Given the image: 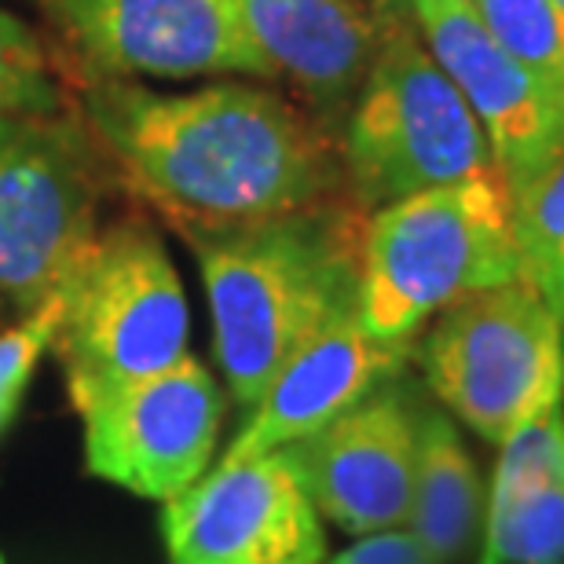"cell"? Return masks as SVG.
<instances>
[{"label":"cell","instance_id":"6da1fadb","mask_svg":"<svg viewBox=\"0 0 564 564\" xmlns=\"http://www.w3.org/2000/svg\"><path fill=\"white\" fill-rule=\"evenodd\" d=\"M77 118L118 184L180 235L242 228L345 198L341 137L275 88L217 82L158 93L82 85Z\"/></svg>","mask_w":564,"mask_h":564},{"label":"cell","instance_id":"7a4b0ae2","mask_svg":"<svg viewBox=\"0 0 564 564\" xmlns=\"http://www.w3.org/2000/svg\"><path fill=\"white\" fill-rule=\"evenodd\" d=\"M367 209L352 195L242 228L184 235L202 264L213 348L239 408L279 367L359 304Z\"/></svg>","mask_w":564,"mask_h":564},{"label":"cell","instance_id":"3957f363","mask_svg":"<svg viewBox=\"0 0 564 564\" xmlns=\"http://www.w3.org/2000/svg\"><path fill=\"white\" fill-rule=\"evenodd\" d=\"M521 275L513 187L491 165L370 213L356 312L381 341H414L436 312Z\"/></svg>","mask_w":564,"mask_h":564},{"label":"cell","instance_id":"277c9868","mask_svg":"<svg viewBox=\"0 0 564 564\" xmlns=\"http://www.w3.org/2000/svg\"><path fill=\"white\" fill-rule=\"evenodd\" d=\"M341 162L348 195L367 213L499 165L488 132L411 15L381 22L375 59L348 104Z\"/></svg>","mask_w":564,"mask_h":564},{"label":"cell","instance_id":"5b68a950","mask_svg":"<svg viewBox=\"0 0 564 564\" xmlns=\"http://www.w3.org/2000/svg\"><path fill=\"white\" fill-rule=\"evenodd\" d=\"M55 348L77 411L129 381L187 356V297L169 250L143 217L99 231L85 264L63 290Z\"/></svg>","mask_w":564,"mask_h":564},{"label":"cell","instance_id":"8992f818","mask_svg":"<svg viewBox=\"0 0 564 564\" xmlns=\"http://www.w3.org/2000/svg\"><path fill=\"white\" fill-rule=\"evenodd\" d=\"M107 162L70 115H0V301L30 315L99 239Z\"/></svg>","mask_w":564,"mask_h":564},{"label":"cell","instance_id":"52a82bcc","mask_svg":"<svg viewBox=\"0 0 564 564\" xmlns=\"http://www.w3.org/2000/svg\"><path fill=\"white\" fill-rule=\"evenodd\" d=\"M419 364L436 400L502 447L539 403L564 392V319L521 275L440 312Z\"/></svg>","mask_w":564,"mask_h":564},{"label":"cell","instance_id":"ba28073f","mask_svg":"<svg viewBox=\"0 0 564 564\" xmlns=\"http://www.w3.org/2000/svg\"><path fill=\"white\" fill-rule=\"evenodd\" d=\"M59 30L63 82L264 77L235 0H44Z\"/></svg>","mask_w":564,"mask_h":564},{"label":"cell","instance_id":"9c48e42d","mask_svg":"<svg viewBox=\"0 0 564 564\" xmlns=\"http://www.w3.org/2000/svg\"><path fill=\"white\" fill-rule=\"evenodd\" d=\"M82 419L88 473L173 502L209 466L224 422V392L195 356H184L99 397Z\"/></svg>","mask_w":564,"mask_h":564},{"label":"cell","instance_id":"30bf717a","mask_svg":"<svg viewBox=\"0 0 564 564\" xmlns=\"http://www.w3.org/2000/svg\"><path fill=\"white\" fill-rule=\"evenodd\" d=\"M169 564H319L323 528L286 447L217 466L165 502Z\"/></svg>","mask_w":564,"mask_h":564},{"label":"cell","instance_id":"8fae6325","mask_svg":"<svg viewBox=\"0 0 564 564\" xmlns=\"http://www.w3.org/2000/svg\"><path fill=\"white\" fill-rule=\"evenodd\" d=\"M419 419L411 392L392 378L319 433L290 444L286 455L315 510L356 535L389 532L408 521Z\"/></svg>","mask_w":564,"mask_h":564},{"label":"cell","instance_id":"7c38bea8","mask_svg":"<svg viewBox=\"0 0 564 564\" xmlns=\"http://www.w3.org/2000/svg\"><path fill=\"white\" fill-rule=\"evenodd\" d=\"M408 11L488 132L510 187L521 191L564 151V107L491 37L473 0H408Z\"/></svg>","mask_w":564,"mask_h":564},{"label":"cell","instance_id":"4fadbf2b","mask_svg":"<svg viewBox=\"0 0 564 564\" xmlns=\"http://www.w3.org/2000/svg\"><path fill=\"white\" fill-rule=\"evenodd\" d=\"M408 356L411 341H381L359 323V312L341 315L279 367L217 466L261 458L319 433L337 414L397 378Z\"/></svg>","mask_w":564,"mask_h":564},{"label":"cell","instance_id":"5bb4252c","mask_svg":"<svg viewBox=\"0 0 564 564\" xmlns=\"http://www.w3.org/2000/svg\"><path fill=\"white\" fill-rule=\"evenodd\" d=\"M235 8L268 82H290L323 121L348 110L381 37V19L364 0H235Z\"/></svg>","mask_w":564,"mask_h":564},{"label":"cell","instance_id":"9a60e30c","mask_svg":"<svg viewBox=\"0 0 564 564\" xmlns=\"http://www.w3.org/2000/svg\"><path fill=\"white\" fill-rule=\"evenodd\" d=\"M484 502L488 499L480 488L477 462L469 458L455 422L440 411H422L408 521L414 524V539L429 550V557L436 564H455L466 554Z\"/></svg>","mask_w":564,"mask_h":564},{"label":"cell","instance_id":"2e32d148","mask_svg":"<svg viewBox=\"0 0 564 564\" xmlns=\"http://www.w3.org/2000/svg\"><path fill=\"white\" fill-rule=\"evenodd\" d=\"M480 564H564V477L488 495Z\"/></svg>","mask_w":564,"mask_h":564},{"label":"cell","instance_id":"e0dca14e","mask_svg":"<svg viewBox=\"0 0 564 564\" xmlns=\"http://www.w3.org/2000/svg\"><path fill=\"white\" fill-rule=\"evenodd\" d=\"M513 206L524 275L564 319V151L513 191Z\"/></svg>","mask_w":564,"mask_h":564},{"label":"cell","instance_id":"ac0fdd59","mask_svg":"<svg viewBox=\"0 0 564 564\" xmlns=\"http://www.w3.org/2000/svg\"><path fill=\"white\" fill-rule=\"evenodd\" d=\"M59 74L41 33L0 8V115H59L66 107Z\"/></svg>","mask_w":564,"mask_h":564},{"label":"cell","instance_id":"d6986e66","mask_svg":"<svg viewBox=\"0 0 564 564\" xmlns=\"http://www.w3.org/2000/svg\"><path fill=\"white\" fill-rule=\"evenodd\" d=\"M491 37L564 107V41L550 0H473Z\"/></svg>","mask_w":564,"mask_h":564},{"label":"cell","instance_id":"ffe728a7","mask_svg":"<svg viewBox=\"0 0 564 564\" xmlns=\"http://www.w3.org/2000/svg\"><path fill=\"white\" fill-rule=\"evenodd\" d=\"M63 304L66 293H55L52 301H44L41 308H33L30 315L0 334V433L11 425V419L19 414V403L26 397V386L37 370L41 356L48 352L55 341L63 319Z\"/></svg>","mask_w":564,"mask_h":564},{"label":"cell","instance_id":"44dd1931","mask_svg":"<svg viewBox=\"0 0 564 564\" xmlns=\"http://www.w3.org/2000/svg\"><path fill=\"white\" fill-rule=\"evenodd\" d=\"M326 564H436L429 557V550L414 539V532H370L359 539L356 546H348L345 554H337Z\"/></svg>","mask_w":564,"mask_h":564},{"label":"cell","instance_id":"7402d4cb","mask_svg":"<svg viewBox=\"0 0 564 564\" xmlns=\"http://www.w3.org/2000/svg\"><path fill=\"white\" fill-rule=\"evenodd\" d=\"M364 4H367L370 11H375V15H378L381 22L408 15V0H364Z\"/></svg>","mask_w":564,"mask_h":564},{"label":"cell","instance_id":"603a6c76","mask_svg":"<svg viewBox=\"0 0 564 564\" xmlns=\"http://www.w3.org/2000/svg\"><path fill=\"white\" fill-rule=\"evenodd\" d=\"M550 8H554L557 26H561V41H564V0H550Z\"/></svg>","mask_w":564,"mask_h":564},{"label":"cell","instance_id":"cb8c5ba5","mask_svg":"<svg viewBox=\"0 0 564 564\" xmlns=\"http://www.w3.org/2000/svg\"><path fill=\"white\" fill-rule=\"evenodd\" d=\"M0 564H4V557H0Z\"/></svg>","mask_w":564,"mask_h":564}]
</instances>
